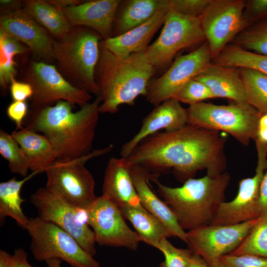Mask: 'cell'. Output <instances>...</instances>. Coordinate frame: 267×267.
Wrapping results in <instances>:
<instances>
[{
  "mask_svg": "<svg viewBox=\"0 0 267 267\" xmlns=\"http://www.w3.org/2000/svg\"><path fill=\"white\" fill-rule=\"evenodd\" d=\"M219 133L190 124L174 132H158L143 140L127 158L148 171L172 169L184 182L200 170L218 175L226 168V139Z\"/></svg>",
  "mask_w": 267,
  "mask_h": 267,
  "instance_id": "6da1fadb",
  "label": "cell"
},
{
  "mask_svg": "<svg viewBox=\"0 0 267 267\" xmlns=\"http://www.w3.org/2000/svg\"><path fill=\"white\" fill-rule=\"evenodd\" d=\"M101 99L98 96L73 111L65 101L28 115L25 128L45 135L56 152L57 161L64 162L85 156L91 152L98 122Z\"/></svg>",
  "mask_w": 267,
  "mask_h": 267,
  "instance_id": "7a4b0ae2",
  "label": "cell"
},
{
  "mask_svg": "<svg viewBox=\"0 0 267 267\" xmlns=\"http://www.w3.org/2000/svg\"><path fill=\"white\" fill-rule=\"evenodd\" d=\"M95 79L97 96L101 99L100 113L115 114L123 104L133 105L139 95L145 96L156 68L145 57L144 51L121 58L101 43Z\"/></svg>",
  "mask_w": 267,
  "mask_h": 267,
  "instance_id": "3957f363",
  "label": "cell"
},
{
  "mask_svg": "<svg viewBox=\"0 0 267 267\" xmlns=\"http://www.w3.org/2000/svg\"><path fill=\"white\" fill-rule=\"evenodd\" d=\"M157 192L174 213L183 230H191L211 224L230 182L227 172L198 178H190L179 187L165 185L152 175Z\"/></svg>",
  "mask_w": 267,
  "mask_h": 267,
  "instance_id": "277c9868",
  "label": "cell"
},
{
  "mask_svg": "<svg viewBox=\"0 0 267 267\" xmlns=\"http://www.w3.org/2000/svg\"><path fill=\"white\" fill-rule=\"evenodd\" d=\"M102 39L94 30L83 26L72 28L55 40L54 54L57 70L74 87L97 95L95 73Z\"/></svg>",
  "mask_w": 267,
  "mask_h": 267,
  "instance_id": "5b68a950",
  "label": "cell"
},
{
  "mask_svg": "<svg viewBox=\"0 0 267 267\" xmlns=\"http://www.w3.org/2000/svg\"><path fill=\"white\" fill-rule=\"evenodd\" d=\"M188 124L229 134L243 145L257 136L262 114L249 103L216 105L202 102L186 109Z\"/></svg>",
  "mask_w": 267,
  "mask_h": 267,
  "instance_id": "8992f818",
  "label": "cell"
},
{
  "mask_svg": "<svg viewBox=\"0 0 267 267\" xmlns=\"http://www.w3.org/2000/svg\"><path fill=\"white\" fill-rule=\"evenodd\" d=\"M25 229L31 237L30 248L37 261L59 259L71 267H100L72 236L55 224L38 216L29 219Z\"/></svg>",
  "mask_w": 267,
  "mask_h": 267,
  "instance_id": "52a82bcc",
  "label": "cell"
},
{
  "mask_svg": "<svg viewBox=\"0 0 267 267\" xmlns=\"http://www.w3.org/2000/svg\"><path fill=\"white\" fill-rule=\"evenodd\" d=\"M24 81L31 86L33 90L28 115L60 101H67L75 107L76 105L81 107L92 99L88 91L77 88L67 81L55 65L42 61H28Z\"/></svg>",
  "mask_w": 267,
  "mask_h": 267,
  "instance_id": "ba28073f",
  "label": "cell"
},
{
  "mask_svg": "<svg viewBox=\"0 0 267 267\" xmlns=\"http://www.w3.org/2000/svg\"><path fill=\"white\" fill-rule=\"evenodd\" d=\"M110 145L94 150L89 154L72 161H56L45 172L48 189L72 205L87 209L97 198L95 194V182L90 172L85 166L90 159L109 152Z\"/></svg>",
  "mask_w": 267,
  "mask_h": 267,
  "instance_id": "9c48e42d",
  "label": "cell"
},
{
  "mask_svg": "<svg viewBox=\"0 0 267 267\" xmlns=\"http://www.w3.org/2000/svg\"><path fill=\"white\" fill-rule=\"evenodd\" d=\"M31 202L38 217L53 223L72 236L89 254H96L95 236L88 223L86 209L77 207L48 189H38L31 196Z\"/></svg>",
  "mask_w": 267,
  "mask_h": 267,
  "instance_id": "30bf717a",
  "label": "cell"
},
{
  "mask_svg": "<svg viewBox=\"0 0 267 267\" xmlns=\"http://www.w3.org/2000/svg\"><path fill=\"white\" fill-rule=\"evenodd\" d=\"M200 18L169 11L158 38L144 51L156 69L170 63L179 50L205 39Z\"/></svg>",
  "mask_w": 267,
  "mask_h": 267,
  "instance_id": "8fae6325",
  "label": "cell"
},
{
  "mask_svg": "<svg viewBox=\"0 0 267 267\" xmlns=\"http://www.w3.org/2000/svg\"><path fill=\"white\" fill-rule=\"evenodd\" d=\"M245 7L244 0H212L200 18L201 28L213 59L248 24L245 16Z\"/></svg>",
  "mask_w": 267,
  "mask_h": 267,
  "instance_id": "7c38bea8",
  "label": "cell"
},
{
  "mask_svg": "<svg viewBox=\"0 0 267 267\" xmlns=\"http://www.w3.org/2000/svg\"><path fill=\"white\" fill-rule=\"evenodd\" d=\"M254 140L258 156L255 175L239 181L236 196L233 200L220 204L211 224H234L260 217V188L267 169V150L266 145L259 139Z\"/></svg>",
  "mask_w": 267,
  "mask_h": 267,
  "instance_id": "4fadbf2b",
  "label": "cell"
},
{
  "mask_svg": "<svg viewBox=\"0 0 267 267\" xmlns=\"http://www.w3.org/2000/svg\"><path fill=\"white\" fill-rule=\"evenodd\" d=\"M260 219L234 224H209L188 231L186 244L193 253L210 265L234 252Z\"/></svg>",
  "mask_w": 267,
  "mask_h": 267,
  "instance_id": "5bb4252c",
  "label": "cell"
},
{
  "mask_svg": "<svg viewBox=\"0 0 267 267\" xmlns=\"http://www.w3.org/2000/svg\"><path fill=\"white\" fill-rule=\"evenodd\" d=\"M208 43L177 57L169 69L160 77L150 81L145 95L154 106L172 98L186 82L202 73L212 62Z\"/></svg>",
  "mask_w": 267,
  "mask_h": 267,
  "instance_id": "9a60e30c",
  "label": "cell"
},
{
  "mask_svg": "<svg viewBox=\"0 0 267 267\" xmlns=\"http://www.w3.org/2000/svg\"><path fill=\"white\" fill-rule=\"evenodd\" d=\"M88 223L99 245L137 249L141 239L127 225L120 208L101 195L87 209Z\"/></svg>",
  "mask_w": 267,
  "mask_h": 267,
  "instance_id": "2e32d148",
  "label": "cell"
},
{
  "mask_svg": "<svg viewBox=\"0 0 267 267\" xmlns=\"http://www.w3.org/2000/svg\"><path fill=\"white\" fill-rule=\"evenodd\" d=\"M0 30L25 45L42 61L50 63L55 61V40L23 8L0 14Z\"/></svg>",
  "mask_w": 267,
  "mask_h": 267,
  "instance_id": "e0dca14e",
  "label": "cell"
},
{
  "mask_svg": "<svg viewBox=\"0 0 267 267\" xmlns=\"http://www.w3.org/2000/svg\"><path fill=\"white\" fill-rule=\"evenodd\" d=\"M188 124L186 109L174 98L156 106L142 120L137 133L121 147L120 155L128 158L136 147L145 138L164 130L171 132L179 130Z\"/></svg>",
  "mask_w": 267,
  "mask_h": 267,
  "instance_id": "ac0fdd59",
  "label": "cell"
},
{
  "mask_svg": "<svg viewBox=\"0 0 267 267\" xmlns=\"http://www.w3.org/2000/svg\"><path fill=\"white\" fill-rule=\"evenodd\" d=\"M121 0H95L62 9L72 27L83 26L97 33L103 40L113 37L115 16Z\"/></svg>",
  "mask_w": 267,
  "mask_h": 267,
  "instance_id": "d6986e66",
  "label": "cell"
},
{
  "mask_svg": "<svg viewBox=\"0 0 267 267\" xmlns=\"http://www.w3.org/2000/svg\"><path fill=\"white\" fill-rule=\"evenodd\" d=\"M132 166L127 158L112 157L106 167L102 195L119 208L123 206L143 207L132 180Z\"/></svg>",
  "mask_w": 267,
  "mask_h": 267,
  "instance_id": "ffe728a7",
  "label": "cell"
},
{
  "mask_svg": "<svg viewBox=\"0 0 267 267\" xmlns=\"http://www.w3.org/2000/svg\"><path fill=\"white\" fill-rule=\"evenodd\" d=\"M131 173L142 206L162 223L172 236L187 243V233L180 226L173 212L150 188L149 171L140 165L132 164Z\"/></svg>",
  "mask_w": 267,
  "mask_h": 267,
  "instance_id": "44dd1931",
  "label": "cell"
},
{
  "mask_svg": "<svg viewBox=\"0 0 267 267\" xmlns=\"http://www.w3.org/2000/svg\"><path fill=\"white\" fill-rule=\"evenodd\" d=\"M169 10L159 11L150 19L125 33L101 41L109 51L121 58L144 51L157 31L163 25Z\"/></svg>",
  "mask_w": 267,
  "mask_h": 267,
  "instance_id": "7402d4cb",
  "label": "cell"
},
{
  "mask_svg": "<svg viewBox=\"0 0 267 267\" xmlns=\"http://www.w3.org/2000/svg\"><path fill=\"white\" fill-rule=\"evenodd\" d=\"M194 78L206 85L215 98H225L233 102L248 103L239 68L212 62Z\"/></svg>",
  "mask_w": 267,
  "mask_h": 267,
  "instance_id": "603a6c76",
  "label": "cell"
},
{
  "mask_svg": "<svg viewBox=\"0 0 267 267\" xmlns=\"http://www.w3.org/2000/svg\"><path fill=\"white\" fill-rule=\"evenodd\" d=\"M163 9L169 10L168 0H121L115 16L113 37L145 23Z\"/></svg>",
  "mask_w": 267,
  "mask_h": 267,
  "instance_id": "cb8c5ba5",
  "label": "cell"
},
{
  "mask_svg": "<svg viewBox=\"0 0 267 267\" xmlns=\"http://www.w3.org/2000/svg\"><path fill=\"white\" fill-rule=\"evenodd\" d=\"M11 135L27 156L32 172H45L57 161L53 146L44 134L24 128Z\"/></svg>",
  "mask_w": 267,
  "mask_h": 267,
  "instance_id": "d4e9b609",
  "label": "cell"
},
{
  "mask_svg": "<svg viewBox=\"0 0 267 267\" xmlns=\"http://www.w3.org/2000/svg\"><path fill=\"white\" fill-rule=\"evenodd\" d=\"M23 8L57 40L65 36L72 28L63 11L47 0H24Z\"/></svg>",
  "mask_w": 267,
  "mask_h": 267,
  "instance_id": "484cf974",
  "label": "cell"
},
{
  "mask_svg": "<svg viewBox=\"0 0 267 267\" xmlns=\"http://www.w3.org/2000/svg\"><path fill=\"white\" fill-rule=\"evenodd\" d=\"M125 219L133 224L141 241L156 249L164 238L172 237L168 230L143 207L120 208Z\"/></svg>",
  "mask_w": 267,
  "mask_h": 267,
  "instance_id": "4316f807",
  "label": "cell"
},
{
  "mask_svg": "<svg viewBox=\"0 0 267 267\" xmlns=\"http://www.w3.org/2000/svg\"><path fill=\"white\" fill-rule=\"evenodd\" d=\"M38 172H32L22 179L17 180L13 178L0 183V220L3 222L5 218L9 217L14 219L18 225L23 229L26 227L29 219L24 214L21 205L24 202L20 195L21 189L24 184L37 174Z\"/></svg>",
  "mask_w": 267,
  "mask_h": 267,
  "instance_id": "83f0119b",
  "label": "cell"
},
{
  "mask_svg": "<svg viewBox=\"0 0 267 267\" xmlns=\"http://www.w3.org/2000/svg\"><path fill=\"white\" fill-rule=\"evenodd\" d=\"M226 67L253 69L267 75V56L246 50L236 44L227 45L213 60Z\"/></svg>",
  "mask_w": 267,
  "mask_h": 267,
  "instance_id": "f1b7e54d",
  "label": "cell"
},
{
  "mask_svg": "<svg viewBox=\"0 0 267 267\" xmlns=\"http://www.w3.org/2000/svg\"><path fill=\"white\" fill-rule=\"evenodd\" d=\"M28 51L25 45L0 30V84L3 91L16 74L15 57Z\"/></svg>",
  "mask_w": 267,
  "mask_h": 267,
  "instance_id": "f546056e",
  "label": "cell"
},
{
  "mask_svg": "<svg viewBox=\"0 0 267 267\" xmlns=\"http://www.w3.org/2000/svg\"><path fill=\"white\" fill-rule=\"evenodd\" d=\"M248 103L261 114L267 113V75L248 68H239Z\"/></svg>",
  "mask_w": 267,
  "mask_h": 267,
  "instance_id": "4dcf8cb0",
  "label": "cell"
},
{
  "mask_svg": "<svg viewBox=\"0 0 267 267\" xmlns=\"http://www.w3.org/2000/svg\"><path fill=\"white\" fill-rule=\"evenodd\" d=\"M0 154L8 162L10 172L24 178L30 170L29 161L11 134L0 130Z\"/></svg>",
  "mask_w": 267,
  "mask_h": 267,
  "instance_id": "1f68e13d",
  "label": "cell"
},
{
  "mask_svg": "<svg viewBox=\"0 0 267 267\" xmlns=\"http://www.w3.org/2000/svg\"><path fill=\"white\" fill-rule=\"evenodd\" d=\"M230 254H248L267 258V215L260 217L244 240Z\"/></svg>",
  "mask_w": 267,
  "mask_h": 267,
  "instance_id": "d6a6232c",
  "label": "cell"
},
{
  "mask_svg": "<svg viewBox=\"0 0 267 267\" xmlns=\"http://www.w3.org/2000/svg\"><path fill=\"white\" fill-rule=\"evenodd\" d=\"M235 44L250 51L267 56V22L241 32Z\"/></svg>",
  "mask_w": 267,
  "mask_h": 267,
  "instance_id": "836d02e7",
  "label": "cell"
},
{
  "mask_svg": "<svg viewBox=\"0 0 267 267\" xmlns=\"http://www.w3.org/2000/svg\"><path fill=\"white\" fill-rule=\"evenodd\" d=\"M214 98V95L206 85L193 78L184 84L172 98L180 103L191 105Z\"/></svg>",
  "mask_w": 267,
  "mask_h": 267,
  "instance_id": "e575fe53",
  "label": "cell"
},
{
  "mask_svg": "<svg viewBox=\"0 0 267 267\" xmlns=\"http://www.w3.org/2000/svg\"><path fill=\"white\" fill-rule=\"evenodd\" d=\"M164 238L157 247L163 254L164 261L160 267H188L193 252L189 249L178 248Z\"/></svg>",
  "mask_w": 267,
  "mask_h": 267,
  "instance_id": "d590c367",
  "label": "cell"
},
{
  "mask_svg": "<svg viewBox=\"0 0 267 267\" xmlns=\"http://www.w3.org/2000/svg\"><path fill=\"white\" fill-rule=\"evenodd\" d=\"M212 0H168L169 11L182 15L200 18Z\"/></svg>",
  "mask_w": 267,
  "mask_h": 267,
  "instance_id": "8d00e7d4",
  "label": "cell"
},
{
  "mask_svg": "<svg viewBox=\"0 0 267 267\" xmlns=\"http://www.w3.org/2000/svg\"><path fill=\"white\" fill-rule=\"evenodd\" d=\"M219 260L226 267H267V258L253 255L228 254Z\"/></svg>",
  "mask_w": 267,
  "mask_h": 267,
  "instance_id": "74e56055",
  "label": "cell"
},
{
  "mask_svg": "<svg viewBox=\"0 0 267 267\" xmlns=\"http://www.w3.org/2000/svg\"><path fill=\"white\" fill-rule=\"evenodd\" d=\"M28 113V106L26 101H13L6 109L7 117L16 125L15 130H20L24 128V121Z\"/></svg>",
  "mask_w": 267,
  "mask_h": 267,
  "instance_id": "f35d334b",
  "label": "cell"
},
{
  "mask_svg": "<svg viewBox=\"0 0 267 267\" xmlns=\"http://www.w3.org/2000/svg\"><path fill=\"white\" fill-rule=\"evenodd\" d=\"M9 91L13 101H26L32 98L33 94V89L29 83L18 81L15 78L10 82Z\"/></svg>",
  "mask_w": 267,
  "mask_h": 267,
  "instance_id": "ab89813d",
  "label": "cell"
},
{
  "mask_svg": "<svg viewBox=\"0 0 267 267\" xmlns=\"http://www.w3.org/2000/svg\"><path fill=\"white\" fill-rule=\"evenodd\" d=\"M246 12L251 19L267 15V0H251L246 2Z\"/></svg>",
  "mask_w": 267,
  "mask_h": 267,
  "instance_id": "60d3db41",
  "label": "cell"
},
{
  "mask_svg": "<svg viewBox=\"0 0 267 267\" xmlns=\"http://www.w3.org/2000/svg\"><path fill=\"white\" fill-rule=\"evenodd\" d=\"M259 211L260 217L267 215V170L262 178L259 194Z\"/></svg>",
  "mask_w": 267,
  "mask_h": 267,
  "instance_id": "b9f144b4",
  "label": "cell"
},
{
  "mask_svg": "<svg viewBox=\"0 0 267 267\" xmlns=\"http://www.w3.org/2000/svg\"><path fill=\"white\" fill-rule=\"evenodd\" d=\"M10 267H34L32 266L28 261L27 253L22 248L15 250L13 255L11 256Z\"/></svg>",
  "mask_w": 267,
  "mask_h": 267,
  "instance_id": "7bdbcfd3",
  "label": "cell"
},
{
  "mask_svg": "<svg viewBox=\"0 0 267 267\" xmlns=\"http://www.w3.org/2000/svg\"><path fill=\"white\" fill-rule=\"evenodd\" d=\"M23 1L19 0H0V14L14 11L22 8Z\"/></svg>",
  "mask_w": 267,
  "mask_h": 267,
  "instance_id": "ee69618b",
  "label": "cell"
},
{
  "mask_svg": "<svg viewBox=\"0 0 267 267\" xmlns=\"http://www.w3.org/2000/svg\"><path fill=\"white\" fill-rule=\"evenodd\" d=\"M47 1L54 6L63 9L79 5L84 1L81 0H49Z\"/></svg>",
  "mask_w": 267,
  "mask_h": 267,
  "instance_id": "f6af8a7d",
  "label": "cell"
},
{
  "mask_svg": "<svg viewBox=\"0 0 267 267\" xmlns=\"http://www.w3.org/2000/svg\"><path fill=\"white\" fill-rule=\"evenodd\" d=\"M188 267H210V266L201 256L193 253Z\"/></svg>",
  "mask_w": 267,
  "mask_h": 267,
  "instance_id": "bcb514c9",
  "label": "cell"
},
{
  "mask_svg": "<svg viewBox=\"0 0 267 267\" xmlns=\"http://www.w3.org/2000/svg\"><path fill=\"white\" fill-rule=\"evenodd\" d=\"M12 255L7 252L0 250V267H10Z\"/></svg>",
  "mask_w": 267,
  "mask_h": 267,
  "instance_id": "7dc6e473",
  "label": "cell"
},
{
  "mask_svg": "<svg viewBox=\"0 0 267 267\" xmlns=\"http://www.w3.org/2000/svg\"><path fill=\"white\" fill-rule=\"evenodd\" d=\"M256 138L267 147V128L258 127Z\"/></svg>",
  "mask_w": 267,
  "mask_h": 267,
  "instance_id": "c3c4849f",
  "label": "cell"
},
{
  "mask_svg": "<svg viewBox=\"0 0 267 267\" xmlns=\"http://www.w3.org/2000/svg\"><path fill=\"white\" fill-rule=\"evenodd\" d=\"M61 261L59 259H52L48 260L45 262L47 267H61Z\"/></svg>",
  "mask_w": 267,
  "mask_h": 267,
  "instance_id": "681fc988",
  "label": "cell"
},
{
  "mask_svg": "<svg viewBox=\"0 0 267 267\" xmlns=\"http://www.w3.org/2000/svg\"><path fill=\"white\" fill-rule=\"evenodd\" d=\"M258 127L267 128V113L262 114L260 117L258 123Z\"/></svg>",
  "mask_w": 267,
  "mask_h": 267,
  "instance_id": "f907efd6",
  "label": "cell"
},
{
  "mask_svg": "<svg viewBox=\"0 0 267 267\" xmlns=\"http://www.w3.org/2000/svg\"><path fill=\"white\" fill-rule=\"evenodd\" d=\"M209 265L210 267H226L220 262L219 260L213 262Z\"/></svg>",
  "mask_w": 267,
  "mask_h": 267,
  "instance_id": "816d5d0a",
  "label": "cell"
},
{
  "mask_svg": "<svg viewBox=\"0 0 267 267\" xmlns=\"http://www.w3.org/2000/svg\"><path fill=\"white\" fill-rule=\"evenodd\" d=\"M266 149H267V147L266 146Z\"/></svg>",
  "mask_w": 267,
  "mask_h": 267,
  "instance_id": "f5cc1de1",
  "label": "cell"
}]
</instances>
